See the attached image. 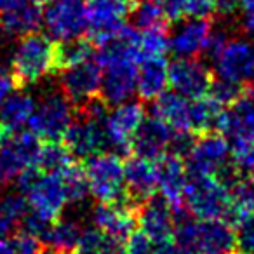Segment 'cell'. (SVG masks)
Returning a JSON list of instances; mask_svg holds the SVG:
<instances>
[{
	"label": "cell",
	"mask_w": 254,
	"mask_h": 254,
	"mask_svg": "<svg viewBox=\"0 0 254 254\" xmlns=\"http://www.w3.org/2000/svg\"><path fill=\"white\" fill-rule=\"evenodd\" d=\"M106 113H108L106 103L99 98L78 108L73 122L63 138V143L71 152V155L87 159L108 148L105 134Z\"/></svg>",
	"instance_id": "cell-4"
},
{
	"label": "cell",
	"mask_w": 254,
	"mask_h": 254,
	"mask_svg": "<svg viewBox=\"0 0 254 254\" xmlns=\"http://www.w3.org/2000/svg\"><path fill=\"white\" fill-rule=\"evenodd\" d=\"M82 232H84V228H82L80 221L66 216V218L54 219L47 228L46 235L42 237V240L49 246L51 251H56L60 254H68L77 251Z\"/></svg>",
	"instance_id": "cell-27"
},
{
	"label": "cell",
	"mask_w": 254,
	"mask_h": 254,
	"mask_svg": "<svg viewBox=\"0 0 254 254\" xmlns=\"http://www.w3.org/2000/svg\"><path fill=\"white\" fill-rule=\"evenodd\" d=\"M242 91H244V87H240V85L230 84V82L219 80L218 78V80L212 82L207 94L211 96L212 99H216L223 108H226V106H230L237 98H239Z\"/></svg>",
	"instance_id": "cell-37"
},
{
	"label": "cell",
	"mask_w": 254,
	"mask_h": 254,
	"mask_svg": "<svg viewBox=\"0 0 254 254\" xmlns=\"http://www.w3.org/2000/svg\"><path fill=\"white\" fill-rule=\"evenodd\" d=\"M14 226H16V223L9 221V219H5V218H2V216H0V242L12 235V232H14Z\"/></svg>",
	"instance_id": "cell-46"
},
{
	"label": "cell",
	"mask_w": 254,
	"mask_h": 254,
	"mask_svg": "<svg viewBox=\"0 0 254 254\" xmlns=\"http://www.w3.org/2000/svg\"><path fill=\"white\" fill-rule=\"evenodd\" d=\"M153 254H197L191 247L185 246V244L178 242L176 239L166 240V242H160L155 246Z\"/></svg>",
	"instance_id": "cell-42"
},
{
	"label": "cell",
	"mask_w": 254,
	"mask_h": 254,
	"mask_svg": "<svg viewBox=\"0 0 254 254\" xmlns=\"http://www.w3.org/2000/svg\"><path fill=\"white\" fill-rule=\"evenodd\" d=\"M132 51L138 63L150 58H166L169 51V37L166 30H136Z\"/></svg>",
	"instance_id": "cell-29"
},
{
	"label": "cell",
	"mask_w": 254,
	"mask_h": 254,
	"mask_svg": "<svg viewBox=\"0 0 254 254\" xmlns=\"http://www.w3.org/2000/svg\"><path fill=\"white\" fill-rule=\"evenodd\" d=\"M73 108V103L61 89H49L37 101L35 112L28 122L30 132L40 141H63L68 127L77 115Z\"/></svg>",
	"instance_id": "cell-7"
},
{
	"label": "cell",
	"mask_w": 254,
	"mask_h": 254,
	"mask_svg": "<svg viewBox=\"0 0 254 254\" xmlns=\"http://www.w3.org/2000/svg\"><path fill=\"white\" fill-rule=\"evenodd\" d=\"M239 2H240V7H242V9L254 7V0H239Z\"/></svg>",
	"instance_id": "cell-48"
},
{
	"label": "cell",
	"mask_w": 254,
	"mask_h": 254,
	"mask_svg": "<svg viewBox=\"0 0 254 254\" xmlns=\"http://www.w3.org/2000/svg\"><path fill=\"white\" fill-rule=\"evenodd\" d=\"M153 117L166 122L178 134H191V99L178 92H164L153 101Z\"/></svg>",
	"instance_id": "cell-25"
},
{
	"label": "cell",
	"mask_w": 254,
	"mask_h": 254,
	"mask_svg": "<svg viewBox=\"0 0 254 254\" xmlns=\"http://www.w3.org/2000/svg\"><path fill=\"white\" fill-rule=\"evenodd\" d=\"M30 205L26 197L21 191L9 190V188H0V216L12 223H19L28 214Z\"/></svg>",
	"instance_id": "cell-35"
},
{
	"label": "cell",
	"mask_w": 254,
	"mask_h": 254,
	"mask_svg": "<svg viewBox=\"0 0 254 254\" xmlns=\"http://www.w3.org/2000/svg\"><path fill=\"white\" fill-rule=\"evenodd\" d=\"M127 197L132 204H145L153 198L157 191V166L155 160L132 155L124 164Z\"/></svg>",
	"instance_id": "cell-21"
},
{
	"label": "cell",
	"mask_w": 254,
	"mask_h": 254,
	"mask_svg": "<svg viewBox=\"0 0 254 254\" xmlns=\"http://www.w3.org/2000/svg\"><path fill=\"white\" fill-rule=\"evenodd\" d=\"M30 2H33V4L40 5V4H49V2H53V0H30Z\"/></svg>",
	"instance_id": "cell-49"
},
{
	"label": "cell",
	"mask_w": 254,
	"mask_h": 254,
	"mask_svg": "<svg viewBox=\"0 0 254 254\" xmlns=\"http://www.w3.org/2000/svg\"><path fill=\"white\" fill-rule=\"evenodd\" d=\"M136 219L139 223V230L145 232L155 244L166 242L174 237L176 214L166 200H155V198L146 200L145 204L139 205Z\"/></svg>",
	"instance_id": "cell-23"
},
{
	"label": "cell",
	"mask_w": 254,
	"mask_h": 254,
	"mask_svg": "<svg viewBox=\"0 0 254 254\" xmlns=\"http://www.w3.org/2000/svg\"><path fill=\"white\" fill-rule=\"evenodd\" d=\"M254 212V183L237 176L230 183V223H239Z\"/></svg>",
	"instance_id": "cell-31"
},
{
	"label": "cell",
	"mask_w": 254,
	"mask_h": 254,
	"mask_svg": "<svg viewBox=\"0 0 254 254\" xmlns=\"http://www.w3.org/2000/svg\"><path fill=\"white\" fill-rule=\"evenodd\" d=\"M0 254H42V247L39 239L21 232L0 242Z\"/></svg>",
	"instance_id": "cell-36"
},
{
	"label": "cell",
	"mask_w": 254,
	"mask_h": 254,
	"mask_svg": "<svg viewBox=\"0 0 254 254\" xmlns=\"http://www.w3.org/2000/svg\"><path fill=\"white\" fill-rule=\"evenodd\" d=\"M157 166V190L160 191L162 200L167 202L174 214L183 211L185 190H187L190 173L181 155L173 152L164 153L155 160Z\"/></svg>",
	"instance_id": "cell-17"
},
{
	"label": "cell",
	"mask_w": 254,
	"mask_h": 254,
	"mask_svg": "<svg viewBox=\"0 0 254 254\" xmlns=\"http://www.w3.org/2000/svg\"><path fill=\"white\" fill-rule=\"evenodd\" d=\"M16 87H18V85H16L12 75L7 73L5 70H0V103L4 101Z\"/></svg>",
	"instance_id": "cell-44"
},
{
	"label": "cell",
	"mask_w": 254,
	"mask_h": 254,
	"mask_svg": "<svg viewBox=\"0 0 254 254\" xmlns=\"http://www.w3.org/2000/svg\"><path fill=\"white\" fill-rule=\"evenodd\" d=\"M237 247L240 254H254V212L239 221Z\"/></svg>",
	"instance_id": "cell-39"
},
{
	"label": "cell",
	"mask_w": 254,
	"mask_h": 254,
	"mask_svg": "<svg viewBox=\"0 0 254 254\" xmlns=\"http://www.w3.org/2000/svg\"><path fill=\"white\" fill-rule=\"evenodd\" d=\"M40 145V139L30 131L0 138V188H9L25 171L35 166Z\"/></svg>",
	"instance_id": "cell-9"
},
{
	"label": "cell",
	"mask_w": 254,
	"mask_h": 254,
	"mask_svg": "<svg viewBox=\"0 0 254 254\" xmlns=\"http://www.w3.org/2000/svg\"><path fill=\"white\" fill-rule=\"evenodd\" d=\"M167 77L173 91L188 99L205 96L214 82L209 66L197 58H176L169 63Z\"/></svg>",
	"instance_id": "cell-16"
},
{
	"label": "cell",
	"mask_w": 254,
	"mask_h": 254,
	"mask_svg": "<svg viewBox=\"0 0 254 254\" xmlns=\"http://www.w3.org/2000/svg\"><path fill=\"white\" fill-rule=\"evenodd\" d=\"M249 180H251V181H253V183H254V171H253V174H251V176H249Z\"/></svg>",
	"instance_id": "cell-50"
},
{
	"label": "cell",
	"mask_w": 254,
	"mask_h": 254,
	"mask_svg": "<svg viewBox=\"0 0 254 254\" xmlns=\"http://www.w3.org/2000/svg\"><path fill=\"white\" fill-rule=\"evenodd\" d=\"M84 173L85 178H87L89 193L99 204L131 202L126 190L124 162L115 152H106L105 150V152L87 157Z\"/></svg>",
	"instance_id": "cell-5"
},
{
	"label": "cell",
	"mask_w": 254,
	"mask_h": 254,
	"mask_svg": "<svg viewBox=\"0 0 254 254\" xmlns=\"http://www.w3.org/2000/svg\"><path fill=\"white\" fill-rule=\"evenodd\" d=\"M37 99L26 91H14L0 103V138L12 132H19L28 126L33 112H35Z\"/></svg>",
	"instance_id": "cell-24"
},
{
	"label": "cell",
	"mask_w": 254,
	"mask_h": 254,
	"mask_svg": "<svg viewBox=\"0 0 254 254\" xmlns=\"http://www.w3.org/2000/svg\"><path fill=\"white\" fill-rule=\"evenodd\" d=\"M228 39H230V35L225 28H212L211 37H209L207 46H205V51H204V54L207 56V60L214 61L216 56H218V54L223 51V47L226 46Z\"/></svg>",
	"instance_id": "cell-41"
},
{
	"label": "cell",
	"mask_w": 254,
	"mask_h": 254,
	"mask_svg": "<svg viewBox=\"0 0 254 254\" xmlns=\"http://www.w3.org/2000/svg\"><path fill=\"white\" fill-rule=\"evenodd\" d=\"M71 160V152L63 141H46L40 145L39 155L35 160V167L42 173H61L66 169Z\"/></svg>",
	"instance_id": "cell-33"
},
{
	"label": "cell",
	"mask_w": 254,
	"mask_h": 254,
	"mask_svg": "<svg viewBox=\"0 0 254 254\" xmlns=\"http://www.w3.org/2000/svg\"><path fill=\"white\" fill-rule=\"evenodd\" d=\"M169 63L166 58H150L138 63V82H136V94L143 101H155L164 94L169 85L167 77Z\"/></svg>",
	"instance_id": "cell-26"
},
{
	"label": "cell",
	"mask_w": 254,
	"mask_h": 254,
	"mask_svg": "<svg viewBox=\"0 0 254 254\" xmlns=\"http://www.w3.org/2000/svg\"><path fill=\"white\" fill-rule=\"evenodd\" d=\"M223 110L225 108L209 94L191 99V132L205 134L218 129L219 115Z\"/></svg>",
	"instance_id": "cell-30"
},
{
	"label": "cell",
	"mask_w": 254,
	"mask_h": 254,
	"mask_svg": "<svg viewBox=\"0 0 254 254\" xmlns=\"http://www.w3.org/2000/svg\"><path fill=\"white\" fill-rule=\"evenodd\" d=\"M96 58V46L94 42L87 39H75L68 40V42H58L56 47V63L58 71L64 70L73 64L84 63Z\"/></svg>",
	"instance_id": "cell-32"
},
{
	"label": "cell",
	"mask_w": 254,
	"mask_h": 254,
	"mask_svg": "<svg viewBox=\"0 0 254 254\" xmlns=\"http://www.w3.org/2000/svg\"><path fill=\"white\" fill-rule=\"evenodd\" d=\"M92 226L108 235L113 240H126L134 230L136 212L134 204L119 202V204H98L91 212Z\"/></svg>",
	"instance_id": "cell-20"
},
{
	"label": "cell",
	"mask_w": 254,
	"mask_h": 254,
	"mask_svg": "<svg viewBox=\"0 0 254 254\" xmlns=\"http://www.w3.org/2000/svg\"><path fill=\"white\" fill-rule=\"evenodd\" d=\"M42 25L54 42L80 39L87 32L85 0H53L42 11Z\"/></svg>",
	"instance_id": "cell-10"
},
{
	"label": "cell",
	"mask_w": 254,
	"mask_h": 254,
	"mask_svg": "<svg viewBox=\"0 0 254 254\" xmlns=\"http://www.w3.org/2000/svg\"><path fill=\"white\" fill-rule=\"evenodd\" d=\"M239 26L246 35L254 37V7L244 9V12L240 14Z\"/></svg>",
	"instance_id": "cell-45"
},
{
	"label": "cell",
	"mask_w": 254,
	"mask_h": 254,
	"mask_svg": "<svg viewBox=\"0 0 254 254\" xmlns=\"http://www.w3.org/2000/svg\"><path fill=\"white\" fill-rule=\"evenodd\" d=\"M218 0H183V9L187 18L209 19L216 12Z\"/></svg>",
	"instance_id": "cell-40"
},
{
	"label": "cell",
	"mask_w": 254,
	"mask_h": 254,
	"mask_svg": "<svg viewBox=\"0 0 254 254\" xmlns=\"http://www.w3.org/2000/svg\"><path fill=\"white\" fill-rule=\"evenodd\" d=\"M185 205L197 219H225L230 223V185L219 176L190 174Z\"/></svg>",
	"instance_id": "cell-6"
},
{
	"label": "cell",
	"mask_w": 254,
	"mask_h": 254,
	"mask_svg": "<svg viewBox=\"0 0 254 254\" xmlns=\"http://www.w3.org/2000/svg\"><path fill=\"white\" fill-rule=\"evenodd\" d=\"M25 2H28V0H0V16L14 11V9H18Z\"/></svg>",
	"instance_id": "cell-47"
},
{
	"label": "cell",
	"mask_w": 254,
	"mask_h": 254,
	"mask_svg": "<svg viewBox=\"0 0 254 254\" xmlns=\"http://www.w3.org/2000/svg\"><path fill=\"white\" fill-rule=\"evenodd\" d=\"M85 14L92 42H98L126 25L131 16V0H85Z\"/></svg>",
	"instance_id": "cell-18"
},
{
	"label": "cell",
	"mask_w": 254,
	"mask_h": 254,
	"mask_svg": "<svg viewBox=\"0 0 254 254\" xmlns=\"http://www.w3.org/2000/svg\"><path fill=\"white\" fill-rule=\"evenodd\" d=\"M157 244L146 235L141 230H132L129 235L126 237V244L124 249L126 254H153Z\"/></svg>",
	"instance_id": "cell-38"
},
{
	"label": "cell",
	"mask_w": 254,
	"mask_h": 254,
	"mask_svg": "<svg viewBox=\"0 0 254 254\" xmlns=\"http://www.w3.org/2000/svg\"><path fill=\"white\" fill-rule=\"evenodd\" d=\"M218 131L233 143H254V85H247L240 96L219 115Z\"/></svg>",
	"instance_id": "cell-15"
},
{
	"label": "cell",
	"mask_w": 254,
	"mask_h": 254,
	"mask_svg": "<svg viewBox=\"0 0 254 254\" xmlns=\"http://www.w3.org/2000/svg\"><path fill=\"white\" fill-rule=\"evenodd\" d=\"M239 9H240L239 0H218V5H216V12L221 18H233Z\"/></svg>",
	"instance_id": "cell-43"
},
{
	"label": "cell",
	"mask_w": 254,
	"mask_h": 254,
	"mask_svg": "<svg viewBox=\"0 0 254 254\" xmlns=\"http://www.w3.org/2000/svg\"><path fill=\"white\" fill-rule=\"evenodd\" d=\"M103 66L101 82V99L106 105H120L131 101L136 94V82H138V63L132 58H112L99 63Z\"/></svg>",
	"instance_id": "cell-14"
},
{
	"label": "cell",
	"mask_w": 254,
	"mask_h": 254,
	"mask_svg": "<svg viewBox=\"0 0 254 254\" xmlns=\"http://www.w3.org/2000/svg\"><path fill=\"white\" fill-rule=\"evenodd\" d=\"M64 180V188H66L68 195V205H80L85 202L89 195V185L87 178L82 167L70 164L66 169L61 171Z\"/></svg>",
	"instance_id": "cell-34"
},
{
	"label": "cell",
	"mask_w": 254,
	"mask_h": 254,
	"mask_svg": "<svg viewBox=\"0 0 254 254\" xmlns=\"http://www.w3.org/2000/svg\"><path fill=\"white\" fill-rule=\"evenodd\" d=\"M174 237L197 254H233L237 233L225 219H197L190 212H176Z\"/></svg>",
	"instance_id": "cell-2"
},
{
	"label": "cell",
	"mask_w": 254,
	"mask_h": 254,
	"mask_svg": "<svg viewBox=\"0 0 254 254\" xmlns=\"http://www.w3.org/2000/svg\"><path fill=\"white\" fill-rule=\"evenodd\" d=\"M180 136L183 134L174 132L166 122H162L157 117H150V119H145L139 131L136 132L134 141H132V153L145 157V159L157 160L164 153L173 152Z\"/></svg>",
	"instance_id": "cell-19"
},
{
	"label": "cell",
	"mask_w": 254,
	"mask_h": 254,
	"mask_svg": "<svg viewBox=\"0 0 254 254\" xmlns=\"http://www.w3.org/2000/svg\"><path fill=\"white\" fill-rule=\"evenodd\" d=\"M212 32V23L202 18H187L169 37V51L176 58H197L204 54Z\"/></svg>",
	"instance_id": "cell-22"
},
{
	"label": "cell",
	"mask_w": 254,
	"mask_h": 254,
	"mask_svg": "<svg viewBox=\"0 0 254 254\" xmlns=\"http://www.w3.org/2000/svg\"><path fill=\"white\" fill-rule=\"evenodd\" d=\"M103 66L99 64L98 58L64 68L60 75V89L73 103L75 108H80L92 99L99 98Z\"/></svg>",
	"instance_id": "cell-13"
},
{
	"label": "cell",
	"mask_w": 254,
	"mask_h": 254,
	"mask_svg": "<svg viewBox=\"0 0 254 254\" xmlns=\"http://www.w3.org/2000/svg\"><path fill=\"white\" fill-rule=\"evenodd\" d=\"M219 80L247 87L254 82V46L244 37H230L212 61Z\"/></svg>",
	"instance_id": "cell-11"
},
{
	"label": "cell",
	"mask_w": 254,
	"mask_h": 254,
	"mask_svg": "<svg viewBox=\"0 0 254 254\" xmlns=\"http://www.w3.org/2000/svg\"><path fill=\"white\" fill-rule=\"evenodd\" d=\"M187 169L191 176H223L232 169V146L221 132L198 134L187 150Z\"/></svg>",
	"instance_id": "cell-8"
},
{
	"label": "cell",
	"mask_w": 254,
	"mask_h": 254,
	"mask_svg": "<svg viewBox=\"0 0 254 254\" xmlns=\"http://www.w3.org/2000/svg\"><path fill=\"white\" fill-rule=\"evenodd\" d=\"M18 190L26 197L30 211L53 223L68 205V195L61 173H42L35 166L19 176Z\"/></svg>",
	"instance_id": "cell-3"
},
{
	"label": "cell",
	"mask_w": 254,
	"mask_h": 254,
	"mask_svg": "<svg viewBox=\"0 0 254 254\" xmlns=\"http://www.w3.org/2000/svg\"><path fill=\"white\" fill-rule=\"evenodd\" d=\"M56 47L58 42L39 32L19 37L9 58L11 75L16 85L25 87L37 84L58 71Z\"/></svg>",
	"instance_id": "cell-1"
},
{
	"label": "cell",
	"mask_w": 254,
	"mask_h": 254,
	"mask_svg": "<svg viewBox=\"0 0 254 254\" xmlns=\"http://www.w3.org/2000/svg\"><path fill=\"white\" fill-rule=\"evenodd\" d=\"M145 119L146 112L138 101H126L113 106V110L106 113L105 119V134L108 148H112L117 155L132 152L134 136Z\"/></svg>",
	"instance_id": "cell-12"
},
{
	"label": "cell",
	"mask_w": 254,
	"mask_h": 254,
	"mask_svg": "<svg viewBox=\"0 0 254 254\" xmlns=\"http://www.w3.org/2000/svg\"><path fill=\"white\" fill-rule=\"evenodd\" d=\"M42 26V11L33 2H25L18 9L0 16V28L14 39L39 32Z\"/></svg>",
	"instance_id": "cell-28"
},
{
	"label": "cell",
	"mask_w": 254,
	"mask_h": 254,
	"mask_svg": "<svg viewBox=\"0 0 254 254\" xmlns=\"http://www.w3.org/2000/svg\"><path fill=\"white\" fill-rule=\"evenodd\" d=\"M75 254H85V253H80V251H75Z\"/></svg>",
	"instance_id": "cell-51"
}]
</instances>
